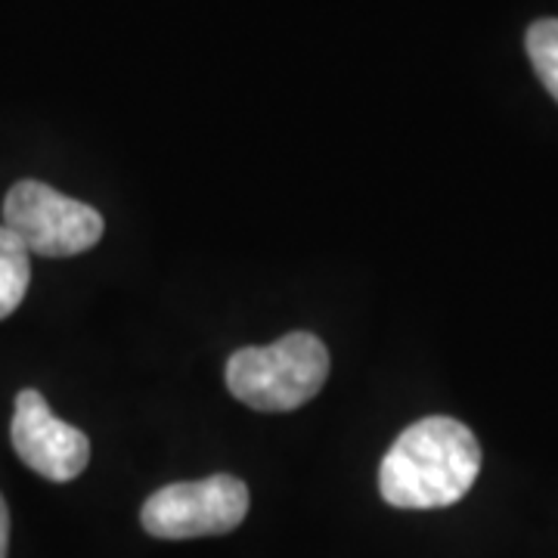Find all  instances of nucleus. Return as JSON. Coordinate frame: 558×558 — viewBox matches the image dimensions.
Instances as JSON below:
<instances>
[{"instance_id":"1","label":"nucleus","mask_w":558,"mask_h":558,"mask_svg":"<svg viewBox=\"0 0 558 558\" xmlns=\"http://www.w3.org/2000/svg\"><path fill=\"white\" fill-rule=\"evenodd\" d=\"M481 444L469 425L428 416L400 432L379 465V494L395 509H444L472 490Z\"/></svg>"},{"instance_id":"2","label":"nucleus","mask_w":558,"mask_h":558,"mask_svg":"<svg viewBox=\"0 0 558 558\" xmlns=\"http://www.w3.org/2000/svg\"><path fill=\"white\" fill-rule=\"evenodd\" d=\"M329 376V351L311 332H289L267 348H240L227 360V388L260 413L299 410Z\"/></svg>"},{"instance_id":"3","label":"nucleus","mask_w":558,"mask_h":558,"mask_svg":"<svg viewBox=\"0 0 558 558\" xmlns=\"http://www.w3.org/2000/svg\"><path fill=\"white\" fill-rule=\"evenodd\" d=\"M3 227L28 255L72 258L102 240L106 220L87 202L62 196L40 180H20L3 199Z\"/></svg>"},{"instance_id":"4","label":"nucleus","mask_w":558,"mask_h":558,"mask_svg":"<svg viewBox=\"0 0 558 558\" xmlns=\"http://www.w3.org/2000/svg\"><path fill=\"white\" fill-rule=\"evenodd\" d=\"M248 515V487L233 475L168 484L146 499L140 521L159 539H193L230 534Z\"/></svg>"},{"instance_id":"5","label":"nucleus","mask_w":558,"mask_h":558,"mask_svg":"<svg viewBox=\"0 0 558 558\" xmlns=\"http://www.w3.org/2000/svg\"><path fill=\"white\" fill-rule=\"evenodd\" d=\"M10 438L22 462L47 481H75L90 462L87 435L53 416L44 395L35 388L20 391Z\"/></svg>"},{"instance_id":"6","label":"nucleus","mask_w":558,"mask_h":558,"mask_svg":"<svg viewBox=\"0 0 558 558\" xmlns=\"http://www.w3.org/2000/svg\"><path fill=\"white\" fill-rule=\"evenodd\" d=\"M32 282V255L7 227H0V319L20 311Z\"/></svg>"},{"instance_id":"7","label":"nucleus","mask_w":558,"mask_h":558,"mask_svg":"<svg viewBox=\"0 0 558 558\" xmlns=\"http://www.w3.org/2000/svg\"><path fill=\"white\" fill-rule=\"evenodd\" d=\"M524 47H527L531 65L537 69L543 87L558 102V20L534 22L524 35Z\"/></svg>"},{"instance_id":"8","label":"nucleus","mask_w":558,"mask_h":558,"mask_svg":"<svg viewBox=\"0 0 558 558\" xmlns=\"http://www.w3.org/2000/svg\"><path fill=\"white\" fill-rule=\"evenodd\" d=\"M7 549H10V509L0 497V558H7Z\"/></svg>"}]
</instances>
